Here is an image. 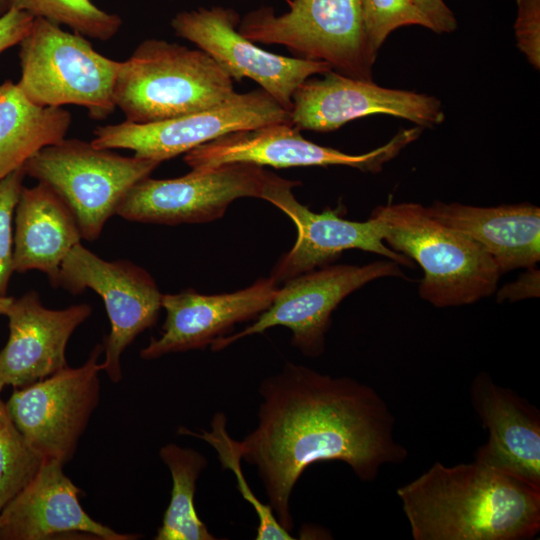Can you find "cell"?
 <instances>
[{"label": "cell", "instance_id": "f1b7e54d", "mask_svg": "<svg viewBox=\"0 0 540 540\" xmlns=\"http://www.w3.org/2000/svg\"><path fill=\"white\" fill-rule=\"evenodd\" d=\"M25 176L21 168L0 181V296L6 294L14 273L12 221Z\"/></svg>", "mask_w": 540, "mask_h": 540}, {"label": "cell", "instance_id": "ac0fdd59", "mask_svg": "<svg viewBox=\"0 0 540 540\" xmlns=\"http://www.w3.org/2000/svg\"><path fill=\"white\" fill-rule=\"evenodd\" d=\"M277 285L270 277L233 293L203 295L187 289L163 294L161 305L166 318L162 333L140 351L141 358L152 360L211 345L235 324L257 318L265 311L277 294Z\"/></svg>", "mask_w": 540, "mask_h": 540}, {"label": "cell", "instance_id": "8992f818", "mask_svg": "<svg viewBox=\"0 0 540 540\" xmlns=\"http://www.w3.org/2000/svg\"><path fill=\"white\" fill-rule=\"evenodd\" d=\"M160 162L127 157L80 139H62L33 155L26 176L51 188L69 207L82 239H98L125 195Z\"/></svg>", "mask_w": 540, "mask_h": 540}, {"label": "cell", "instance_id": "d590c367", "mask_svg": "<svg viewBox=\"0 0 540 540\" xmlns=\"http://www.w3.org/2000/svg\"><path fill=\"white\" fill-rule=\"evenodd\" d=\"M5 386L3 385V383L0 381V393L2 391V389L4 388Z\"/></svg>", "mask_w": 540, "mask_h": 540}, {"label": "cell", "instance_id": "e575fe53", "mask_svg": "<svg viewBox=\"0 0 540 540\" xmlns=\"http://www.w3.org/2000/svg\"><path fill=\"white\" fill-rule=\"evenodd\" d=\"M9 10L8 0H0V15Z\"/></svg>", "mask_w": 540, "mask_h": 540}, {"label": "cell", "instance_id": "5bb4252c", "mask_svg": "<svg viewBox=\"0 0 540 540\" xmlns=\"http://www.w3.org/2000/svg\"><path fill=\"white\" fill-rule=\"evenodd\" d=\"M299 131L290 123H275L230 132L185 153L184 161L192 170L250 163L275 168L344 165L377 173L416 140L421 129L417 126L402 130L385 145L360 155L317 145Z\"/></svg>", "mask_w": 540, "mask_h": 540}, {"label": "cell", "instance_id": "1f68e13d", "mask_svg": "<svg viewBox=\"0 0 540 540\" xmlns=\"http://www.w3.org/2000/svg\"><path fill=\"white\" fill-rule=\"evenodd\" d=\"M429 20L435 33H451L457 29V20L444 0H413Z\"/></svg>", "mask_w": 540, "mask_h": 540}, {"label": "cell", "instance_id": "5b68a950", "mask_svg": "<svg viewBox=\"0 0 540 540\" xmlns=\"http://www.w3.org/2000/svg\"><path fill=\"white\" fill-rule=\"evenodd\" d=\"M22 92L40 106L78 105L91 118L116 108L114 88L121 61L105 57L77 32L35 17L19 43Z\"/></svg>", "mask_w": 540, "mask_h": 540}, {"label": "cell", "instance_id": "9a60e30c", "mask_svg": "<svg viewBox=\"0 0 540 540\" xmlns=\"http://www.w3.org/2000/svg\"><path fill=\"white\" fill-rule=\"evenodd\" d=\"M322 75L305 80L292 96L290 120L299 130L331 132L374 114L402 118L419 127L440 125L445 119L441 101L434 96L384 88L333 70Z\"/></svg>", "mask_w": 540, "mask_h": 540}, {"label": "cell", "instance_id": "484cf974", "mask_svg": "<svg viewBox=\"0 0 540 540\" xmlns=\"http://www.w3.org/2000/svg\"><path fill=\"white\" fill-rule=\"evenodd\" d=\"M178 434L191 435L208 442L217 451L222 466L233 471L239 491L243 498L252 505L257 514L258 527L256 540L293 539L290 532L280 525L271 507L261 503L248 486L241 470L240 462L242 458L237 450L235 440L226 431V418L223 413L214 415L210 431L198 433L188 430L185 427H179Z\"/></svg>", "mask_w": 540, "mask_h": 540}, {"label": "cell", "instance_id": "6da1fadb", "mask_svg": "<svg viewBox=\"0 0 540 540\" xmlns=\"http://www.w3.org/2000/svg\"><path fill=\"white\" fill-rule=\"evenodd\" d=\"M256 427L236 442L257 469L268 505L291 532L290 498L305 469L319 461L346 463L364 482L384 464H399L407 449L394 436L395 418L369 385L286 363L259 386Z\"/></svg>", "mask_w": 540, "mask_h": 540}, {"label": "cell", "instance_id": "7a4b0ae2", "mask_svg": "<svg viewBox=\"0 0 540 540\" xmlns=\"http://www.w3.org/2000/svg\"><path fill=\"white\" fill-rule=\"evenodd\" d=\"M397 496L414 540H527L540 530V486L477 461L436 462Z\"/></svg>", "mask_w": 540, "mask_h": 540}, {"label": "cell", "instance_id": "4316f807", "mask_svg": "<svg viewBox=\"0 0 540 540\" xmlns=\"http://www.w3.org/2000/svg\"><path fill=\"white\" fill-rule=\"evenodd\" d=\"M43 461L15 426L0 399V512L33 480Z\"/></svg>", "mask_w": 540, "mask_h": 540}, {"label": "cell", "instance_id": "603a6c76", "mask_svg": "<svg viewBox=\"0 0 540 540\" xmlns=\"http://www.w3.org/2000/svg\"><path fill=\"white\" fill-rule=\"evenodd\" d=\"M71 121L68 110L32 102L17 83L0 84V181L64 139Z\"/></svg>", "mask_w": 540, "mask_h": 540}, {"label": "cell", "instance_id": "52a82bcc", "mask_svg": "<svg viewBox=\"0 0 540 540\" xmlns=\"http://www.w3.org/2000/svg\"><path fill=\"white\" fill-rule=\"evenodd\" d=\"M289 7L278 16L271 7L251 11L238 32L253 42L283 45L299 58L324 61L340 74L371 80L375 59L361 0H292Z\"/></svg>", "mask_w": 540, "mask_h": 540}, {"label": "cell", "instance_id": "30bf717a", "mask_svg": "<svg viewBox=\"0 0 540 540\" xmlns=\"http://www.w3.org/2000/svg\"><path fill=\"white\" fill-rule=\"evenodd\" d=\"M276 177L250 163L192 170L172 179L148 176L131 187L116 215L128 221L166 225L209 222L223 216L237 198L263 199Z\"/></svg>", "mask_w": 540, "mask_h": 540}, {"label": "cell", "instance_id": "277c9868", "mask_svg": "<svg viewBox=\"0 0 540 540\" xmlns=\"http://www.w3.org/2000/svg\"><path fill=\"white\" fill-rule=\"evenodd\" d=\"M371 216L381 222L384 242L421 266L420 296L435 307L472 304L495 292L501 273L493 259L474 240L434 218L427 207L387 204Z\"/></svg>", "mask_w": 540, "mask_h": 540}, {"label": "cell", "instance_id": "9c48e42d", "mask_svg": "<svg viewBox=\"0 0 540 540\" xmlns=\"http://www.w3.org/2000/svg\"><path fill=\"white\" fill-rule=\"evenodd\" d=\"M404 277L399 264L389 259L366 265H332L285 281L271 305L242 331L216 339L213 351L237 340L284 326L292 333L291 343L301 353L317 357L324 352L330 317L339 303L355 290L376 279Z\"/></svg>", "mask_w": 540, "mask_h": 540}, {"label": "cell", "instance_id": "ba28073f", "mask_svg": "<svg viewBox=\"0 0 540 540\" xmlns=\"http://www.w3.org/2000/svg\"><path fill=\"white\" fill-rule=\"evenodd\" d=\"M103 344H97L86 362L16 388L5 402L15 426L43 459L63 465L70 461L89 420L99 404Z\"/></svg>", "mask_w": 540, "mask_h": 540}, {"label": "cell", "instance_id": "83f0119b", "mask_svg": "<svg viewBox=\"0 0 540 540\" xmlns=\"http://www.w3.org/2000/svg\"><path fill=\"white\" fill-rule=\"evenodd\" d=\"M364 32L371 56L396 29L418 25L432 30L431 24L413 0H361Z\"/></svg>", "mask_w": 540, "mask_h": 540}, {"label": "cell", "instance_id": "d4e9b609", "mask_svg": "<svg viewBox=\"0 0 540 540\" xmlns=\"http://www.w3.org/2000/svg\"><path fill=\"white\" fill-rule=\"evenodd\" d=\"M15 8L31 16L65 25L84 37L107 41L122 26V19L97 7L91 0H8Z\"/></svg>", "mask_w": 540, "mask_h": 540}, {"label": "cell", "instance_id": "44dd1931", "mask_svg": "<svg viewBox=\"0 0 540 540\" xmlns=\"http://www.w3.org/2000/svg\"><path fill=\"white\" fill-rule=\"evenodd\" d=\"M427 209L434 218L478 243L501 274L532 268L540 260L539 207H475L437 201Z\"/></svg>", "mask_w": 540, "mask_h": 540}, {"label": "cell", "instance_id": "cb8c5ba5", "mask_svg": "<svg viewBox=\"0 0 540 540\" xmlns=\"http://www.w3.org/2000/svg\"><path fill=\"white\" fill-rule=\"evenodd\" d=\"M159 457L172 477L169 505L155 540H215L199 518L194 505L197 480L206 468L207 458L200 452L169 443L161 447Z\"/></svg>", "mask_w": 540, "mask_h": 540}, {"label": "cell", "instance_id": "836d02e7", "mask_svg": "<svg viewBox=\"0 0 540 540\" xmlns=\"http://www.w3.org/2000/svg\"><path fill=\"white\" fill-rule=\"evenodd\" d=\"M13 297L10 296H0V316L5 315L7 308L11 304Z\"/></svg>", "mask_w": 540, "mask_h": 540}, {"label": "cell", "instance_id": "7c38bea8", "mask_svg": "<svg viewBox=\"0 0 540 540\" xmlns=\"http://www.w3.org/2000/svg\"><path fill=\"white\" fill-rule=\"evenodd\" d=\"M290 123V111L266 91L236 93L227 102L200 112L151 123L124 121L99 126L91 144L127 149L135 156L163 162L230 132Z\"/></svg>", "mask_w": 540, "mask_h": 540}, {"label": "cell", "instance_id": "f546056e", "mask_svg": "<svg viewBox=\"0 0 540 540\" xmlns=\"http://www.w3.org/2000/svg\"><path fill=\"white\" fill-rule=\"evenodd\" d=\"M514 31L519 50L538 70L540 68V0H517Z\"/></svg>", "mask_w": 540, "mask_h": 540}, {"label": "cell", "instance_id": "e0dca14e", "mask_svg": "<svg viewBox=\"0 0 540 540\" xmlns=\"http://www.w3.org/2000/svg\"><path fill=\"white\" fill-rule=\"evenodd\" d=\"M92 314L89 304L45 307L36 291L13 298L6 310L9 336L0 351V381L21 388L65 368L74 331Z\"/></svg>", "mask_w": 540, "mask_h": 540}, {"label": "cell", "instance_id": "8fae6325", "mask_svg": "<svg viewBox=\"0 0 540 540\" xmlns=\"http://www.w3.org/2000/svg\"><path fill=\"white\" fill-rule=\"evenodd\" d=\"M57 287L73 295L91 289L103 299L110 332L103 344L101 370L113 383H118L123 377V352L140 333L156 323L162 308L163 294L155 280L130 261L104 260L78 243L61 265Z\"/></svg>", "mask_w": 540, "mask_h": 540}, {"label": "cell", "instance_id": "3957f363", "mask_svg": "<svg viewBox=\"0 0 540 540\" xmlns=\"http://www.w3.org/2000/svg\"><path fill=\"white\" fill-rule=\"evenodd\" d=\"M233 79L201 49L160 39L141 42L120 62L114 102L132 123H151L219 106Z\"/></svg>", "mask_w": 540, "mask_h": 540}, {"label": "cell", "instance_id": "d6986e66", "mask_svg": "<svg viewBox=\"0 0 540 540\" xmlns=\"http://www.w3.org/2000/svg\"><path fill=\"white\" fill-rule=\"evenodd\" d=\"M81 490L63 464L44 459L33 480L0 512V540H48L74 533L102 540H134L92 519L79 501Z\"/></svg>", "mask_w": 540, "mask_h": 540}, {"label": "cell", "instance_id": "4dcf8cb0", "mask_svg": "<svg viewBox=\"0 0 540 540\" xmlns=\"http://www.w3.org/2000/svg\"><path fill=\"white\" fill-rule=\"evenodd\" d=\"M34 17L15 8L0 15V54L19 44L28 33Z\"/></svg>", "mask_w": 540, "mask_h": 540}, {"label": "cell", "instance_id": "4fadbf2b", "mask_svg": "<svg viewBox=\"0 0 540 540\" xmlns=\"http://www.w3.org/2000/svg\"><path fill=\"white\" fill-rule=\"evenodd\" d=\"M239 23L235 10L213 6L179 12L171 27L177 36L211 56L232 79H252L289 111L294 92L305 80L332 70L324 61L286 57L259 48L238 32Z\"/></svg>", "mask_w": 540, "mask_h": 540}, {"label": "cell", "instance_id": "7402d4cb", "mask_svg": "<svg viewBox=\"0 0 540 540\" xmlns=\"http://www.w3.org/2000/svg\"><path fill=\"white\" fill-rule=\"evenodd\" d=\"M77 221L65 202L47 185L22 187L15 208L13 270H37L57 287L61 265L81 243Z\"/></svg>", "mask_w": 540, "mask_h": 540}, {"label": "cell", "instance_id": "2e32d148", "mask_svg": "<svg viewBox=\"0 0 540 540\" xmlns=\"http://www.w3.org/2000/svg\"><path fill=\"white\" fill-rule=\"evenodd\" d=\"M298 184L277 176L263 196L292 219L298 233L294 246L273 268L270 277L277 284L323 267L348 249L377 253L399 265H411V259L385 245L382 225L376 217L358 222L343 219L329 209L314 213L292 194L291 189Z\"/></svg>", "mask_w": 540, "mask_h": 540}, {"label": "cell", "instance_id": "ffe728a7", "mask_svg": "<svg viewBox=\"0 0 540 540\" xmlns=\"http://www.w3.org/2000/svg\"><path fill=\"white\" fill-rule=\"evenodd\" d=\"M470 400L489 434L475 461L540 486L539 410L485 372L471 382Z\"/></svg>", "mask_w": 540, "mask_h": 540}, {"label": "cell", "instance_id": "d6a6232c", "mask_svg": "<svg viewBox=\"0 0 540 540\" xmlns=\"http://www.w3.org/2000/svg\"><path fill=\"white\" fill-rule=\"evenodd\" d=\"M539 296V271L529 268L515 283L508 284L498 293V300H519Z\"/></svg>", "mask_w": 540, "mask_h": 540}]
</instances>
